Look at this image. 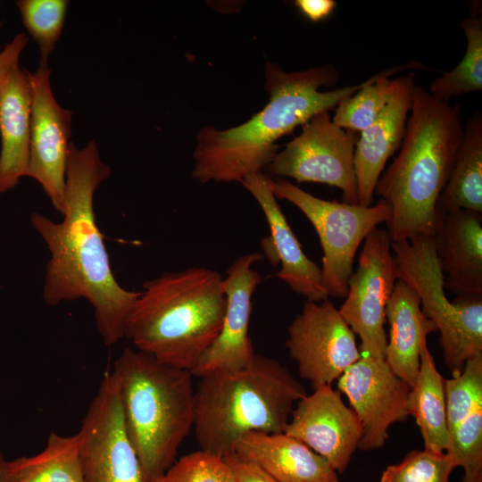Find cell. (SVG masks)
Returning a JSON list of instances; mask_svg holds the SVG:
<instances>
[{
    "instance_id": "obj_1",
    "label": "cell",
    "mask_w": 482,
    "mask_h": 482,
    "mask_svg": "<svg viewBox=\"0 0 482 482\" xmlns=\"http://www.w3.org/2000/svg\"><path fill=\"white\" fill-rule=\"evenodd\" d=\"M110 174L95 141L80 149L71 142L62 220L54 222L37 212L30 217L50 253L44 301L57 305L86 299L93 306L96 328L107 346L124 337L126 320L140 294L123 288L115 279L96 223L94 195Z\"/></svg>"
},
{
    "instance_id": "obj_2",
    "label": "cell",
    "mask_w": 482,
    "mask_h": 482,
    "mask_svg": "<svg viewBox=\"0 0 482 482\" xmlns=\"http://www.w3.org/2000/svg\"><path fill=\"white\" fill-rule=\"evenodd\" d=\"M338 79V71L330 65L287 72L267 62V104L238 126L224 130L204 127L197 134L193 152L192 178L200 183H242L246 176L262 172L278 152L275 143L278 138L317 114L335 109L369 80L329 91L319 90L335 86Z\"/></svg>"
},
{
    "instance_id": "obj_3",
    "label": "cell",
    "mask_w": 482,
    "mask_h": 482,
    "mask_svg": "<svg viewBox=\"0 0 482 482\" xmlns=\"http://www.w3.org/2000/svg\"><path fill=\"white\" fill-rule=\"evenodd\" d=\"M461 107L415 86L399 153L381 174L375 194L391 207L392 242L432 237L437 202L461 139Z\"/></svg>"
},
{
    "instance_id": "obj_4",
    "label": "cell",
    "mask_w": 482,
    "mask_h": 482,
    "mask_svg": "<svg viewBox=\"0 0 482 482\" xmlns=\"http://www.w3.org/2000/svg\"><path fill=\"white\" fill-rule=\"evenodd\" d=\"M224 278L190 267L143 284L124 328L137 350L191 372L218 336L226 310Z\"/></svg>"
},
{
    "instance_id": "obj_5",
    "label": "cell",
    "mask_w": 482,
    "mask_h": 482,
    "mask_svg": "<svg viewBox=\"0 0 482 482\" xmlns=\"http://www.w3.org/2000/svg\"><path fill=\"white\" fill-rule=\"evenodd\" d=\"M199 378L195 439L200 450L221 457L248 433H283L296 403L307 394L278 361L260 354L243 369Z\"/></svg>"
},
{
    "instance_id": "obj_6",
    "label": "cell",
    "mask_w": 482,
    "mask_h": 482,
    "mask_svg": "<svg viewBox=\"0 0 482 482\" xmlns=\"http://www.w3.org/2000/svg\"><path fill=\"white\" fill-rule=\"evenodd\" d=\"M112 371L128 435L147 481L156 482L194 428V376L132 348L122 351Z\"/></svg>"
},
{
    "instance_id": "obj_7",
    "label": "cell",
    "mask_w": 482,
    "mask_h": 482,
    "mask_svg": "<svg viewBox=\"0 0 482 482\" xmlns=\"http://www.w3.org/2000/svg\"><path fill=\"white\" fill-rule=\"evenodd\" d=\"M391 249L398 279L418 295L423 313L440 333L446 366L453 374L459 373L469 360L482 353V296L460 295L450 302L432 237L392 242Z\"/></svg>"
},
{
    "instance_id": "obj_8",
    "label": "cell",
    "mask_w": 482,
    "mask_h": 482,
    "mask_svg": "<svg viewBox=\"0 0 482 482\" xmlns=\"http://www.w3.org/2000/svg\"><path fill=\"white\" fill-rule=\"evenodd\" d=\"M272 190L312 223L323 251L320 268L329 296L345 298L356 252L378 224L389 221L390 205L382 199L369 206L321 199L281 178L273 179Z\"/></svg>"
},
{
    "instance_id": "obj_9",
    "label": "cell",
    "mask_w": 482,
    "mask_h": 482,
    "mask_svg": "<svg viewBox=\"0 0 482 482\" xmlns=\"http://www.w3.org/2000/svg\"><path fill=\"white\" fill-rule=\"evenodd\" d=\"M356 141L357 133L337 126L328 112H323L303 125L300 135L275 154L266 167L267 174L335 187L342 193V202L358 204Z\"/></svg>"
},
{
    "instance_id": "obj_10",
    "label": "cell",
    "mask_w": 482,
    "mask_h": 482,
    "mask_svg": "<svg viewBox=\"0 0 482 482\" xmlns=\"http://www.w3.org/2000/svg\"><path fill=\"white\" fill-rule=\"evenodd\" d=\"M77 436L85 482H148L126 429L112 370L104 374Z\"/></svg>"
},
{
    "instance_id": "obj_11",
    "label": "cell",
    "mask_w": 482,
    "mask_h": 482,
    "mask_svg": "<svg viewBox=\"0 0 482 482\" xmlns=\"http://www.w3.org/2000/svg\"><path fill=\"white\" fill-rule=\"evenodd\" d=\"M391 244L387 230L376 228L367 236L338 309L360 338L361 352L379 358H384L387 339L386 308L398 280Z\"/></svg>"
},
{
    "instance_id": "obj_12",
    "label": "cell",
    "mask_w": 482,
    "mask_h": 482,
    "mask_svg": "<svg viewBox=\"0 0 482 482\" xmlns=\"http://www.w3.org/2000/svg\"><path fill=\"white\" fill-rule=\"evenodd\" d=\"M287 335L289 355L313 389L332 385L362 354L355 334L329 299L307 300Z\"/></svg>"
},
{
    "instance_id": "obj_13",
    "label": "cell",
    "mask_w": 482,
    "mask_h": 482,
    "mask_svg": "<svg viewBox=\"0 0 482 482\" xmlns=\"http://www.w3.org/2000/svg\"><path fill=\"white\" fill-rule=\"evenodd\" d=\"M27 74L31 89L27 177L42 186L52 205L62 214L72 112L62 107L55 100L47 62H40L35 72L27 71Z\"/></svg>"
},
{
    "instance_id": "obj_14",
    "label": "cell",
    "mask_w": 482,
    "mask_h": 482,
    "mask_svg": "<svg viewBox=\"0 0 482 482\" xmlns=\"http://www.w3.org/2000/svg\"><path fill=\"white\" fill-rule=\"evenodd\" d=\"M362 426L358 449L381 448L388 429L409 417L407 409L411 387L397 377L384 358L362 354L337 379Z\"/></svg>"
},
{
    "instance_id": "obj_15",
    "label": "cell",
    "mask_w": 482,
    "mask_h": 482,
    "mask_svg": "<svg viewBox=\"0 0 482 482\" xmlns=\"http://www.w3.org/2000/svg\"><path fill=\"white\" fill-rule=\"evenodd\" d=\"M283 433L303 443L343 473L358 449L362 430L340 391L326 385L296 403Z\"/></svg>"
},
{
    "instance_id": "obj_16",
    "label": "cell",
    "mask_w": 482,
    "mask_h": 482,
    "mask_svg": "<svg viewBox=\"0 0 482 482\" xmlns=\"http://www.w3.org/2000/svg\"><path fill=\"white\" fill-rule=\"evenodd\" d=\"M261 253H245L236 259L224 278L226 310L218 336L191 370L201 378L215 370H236L246 367L255 353L249 336L252 298L262 281L253 264Z\"/></svg>"
},
{
    "instance_id": "obj_17",
    "label": "cell",
    "mask_w": 482,
    "mask_h": 482,
    "mask_svg": "<svg viewBox=\"0 0 482 482\" xmlns=\"http://www.w3.org/2000/svg\"><path fill=\"white\" fill-rule=\"evenodd\" d=\"M272 182L270 176L259 172L246 176L241 183L258 203L269 226L270 235L261 241L262 255L271 264H280L276 277L292 291L308 301L327 300L329 294L321 268L303 251L278 204Z\"/></svg>"
},
{
    "instance_id": "obj_18",
    "label": "cell",
    "mask_w": 482,
    "mask_h": 482,
    "mask_svg": "<svg viewBox=\"0 0 482 482\" xmlns=\"http://www.w3.org/2000/svg\"><path fill=\"white\" fill-rule=\"evenodd\" d=\"M416 73L397 78L396 88L376 120L360 132L354 148L358 204L371 205L386 162L399 150L411 107Z\"/></svg>"
},
{
    "instance_id": "obj_19",
    "label": "cell",
    "mask_w": 482,
    "mask_h": 482,
    "mask_svg": "<svg viewBox=\"0 0 482 482\" xmlns=\"http://www.w3.org/2000/svg\"><path fill=\"white\" fill-rule=\"evenodd\" d=\"M445 288L482 296V213L455 210L444 214L432 236Z\"/></svg>"
},
{
    "instance_id": "obj_20",
    "label": "cell",
    "mask_w": 482,
    "mask_h": 482,
    "mask_svg": "<svg viewBox=\"0 0 482 482\" xmlns=\"http://www.w3.org/2000/svg\"><path fill=\"white\" fill-rule=\"evenodd\" d=\"M31 120V89L19 62L0 79V194L27 177Z\"/></svg>"
},
{
    "instance_id": "obj_21",
    "label": "cell",
    "mask_w": 482,
    "mask_h": 482,
    "mask_svg": "<svg viewBox=\"0 0 482 482\" xmlns=\"http://www.w3.org/2000/svg\"><path fill=\"white\" fill-rule=\"evenodd\" d=\"M233 453L255 463L277 482H339L327 460L285 433H248L237 441Z\"/></svg>"
},
{
    "instance_id": "obj_22",
    "label": "cell",
    "mask_w": 482,
    "mask_h": 482,
    "mask_svg": "<svg viewBox=\"0 0 482 482\" xmlns=\"http://www.w3.org/2000/svg\"><path fill=\"white\" fill-rule=\"evenodd\" d=\"M389 324L384 359L394 373L414 385L420 362V353L428 345V336L436 328L423 313L418 295L402 279L395 285L386 308Z\"/></svg>"
},
{
    "instance_id": "obj_23",
    "label": "cell",
    "mask_w": 482,
    "mask_h": 482,
    "mask_svg": "<svg viewBox=\"0 0 482 482\" xmlns=\"http://www.w3.org/2000/svg\"><path fill=\"white\" fill-rule=\"evenodd\" d=\"M455 210L482 213V112L468 120L453 164L437 202L438 214Z\"/></svg>"
},
{
    "instance_id": "obj_24",
    "label": "cell",
    "mask_w": 482,
    "mask_h": 482,
    "mask_svg": "<svg viewBox=\"0 0 482 482\" xmlns=\"http://www.w3.org/2000/svg\"><path fill=\"white\" fill-rule=\"evenodd\" d=\"M0 465L4 482H85L77 434L52 432L40 453L12 461L2 453Z\"/></svg>"
},
{
    "instance_id": "obj_25",
    "label": "cell",
    "mask_w": 482,
    "mask_h": 482,
    "mask_svg": "<svg viewBox=\"0 0 482 482\" xmlns=\"http://www.w3.org/2000/svg\"><path fill=\"white\" fill-rule=\"evenodd\" d=\"M444 378L428 345L420 353V370L408 395L407 409L420 428L426 450L445 452L448 442Z\"/></svg>"
},
{
    "instance_id": "obj_26",
    "label": "cell",
    "mask_w": 482,
    "mask_h": 482,
    "mask_svg": "<svg viewBox=\"0 0 482 482\" xmlns=\"http://www.w3.org/2000/svg\"><path fill=\"white\" fill-rule=\"evenodd\" d=\"M421 63L414 62L405 65L384 70L371 77L365 86L341 101L334 109L331 118L337 126L360 133L370 126L390 101L397 86L393 74L407 69H422Z\"/></svg>"
},
{
    "instance_id": "obj_27",
    "label": "cell",
    "mask_w": 482,
    "mask_h": 482,
    "mask_svg": "<svg viewBox=\"0 0 482 482\" xmlns=\"http://www.w3.org/2000/svg\"><path fill=\"white\" fill-rule=\"evenodd\" d=\"M470 15L460 26L467 39L466 51L459 64L444 72L429 85L428 92L442 99L482 90L481 4L471 2Z\"/></svg>"
},
{
    "instance_id": "obj_28",
    "label": "cell",
    "mask_w": 482,
    "mask_h": 482,
    "mask_svg": "<svg viewBox=\"0 0 482 482\" xmlns=\"http://www.w3.org/2000/svg\"><path fill=\"white\" fill-rule=\"evenodd\" d=\"M23 26L37 43L40 62H47L64 26L66 0H20L16 3Z\"/></svg>"
},
{
    "instance_id": "obj_29",
    "label": "cell",
    "mask_w": 482,
    "mask_h": 482,
    "mask_svg": "<svg viewBox=\"0 0 482 482\" xmlns=\"http://www.w3.org/2000/svg\"><path fill=\"white\" fill-rule=\"evenodd\" d=\"M448 434L476 409L482 407V353L462 370L444 379Z\"/></svg>"
},
{
    "instance_id": "obj_30",
    "label": "cell",
    "mask_w": 482,
    "mask_h": 482,
    "mask_svg": "<svg viewBox=\"0 0 482 482\" xmlns=\"http://www.w3.org/2000/svg\"><path fill=\"white\" fill-rule=\"evenodd\" d=\"M445 453L463 470L462 482H482V407L449 432Z\"/></svg>"
},
{
    "instance_id": "obj_31",
    "label": "cell",
    "mask_w": 482,
    "mask_h": 482,
    "mask_svg": "<svg viewBox=\"0 0 482 482\" xmlns=\"http://www.w3.org/2000/svg\"><path fill=\"white\" fill-rule=\"evenodd\" d=\"M454 468L445 452L412 450L400 462L388 465L380 482H450Z\"/></svg>"
},
{
    "instance_id": "obj_32",
    "label": "cell",
    "mask_w": 482,
    "mask_h": 482,
    "mask_svg": "<svg viewBox=\"0 0 482 482\" xmlns=\"http://www.w3.org/2000/svg\"><path fill=\"white\" fill-rule=\"evenodd\" d=\"M156 482H236L224 458L202 450L175 462Z\"/></svg>"
},
{
    "instance_id": "obj_33",
    "label": "cell",
    "mask_w": 482,
    "mask_h": 482,
    "mask_svg": "<svg viewBox=\"0 0 482 482\" xmlns=\"http://www.w3.org/2000/svg\"><path fill=\"white\" fill-rule=\"evenodd\" d=\"M223 458L229 466L236 482H277L255 463L233 452L224 455Z\"/></svg>"
},
{
    "instance_id": "obj_34",
    "label": "cell",
    "mask_w": 482,
    "mask_h": 482,
    "mask_svg": "<svg viewBox=\"0 0 482 482\" xmlns=\"http://www.w3.org/2000/svg\"><path fill=\"white\" fill-rule=\"evenodd\" d=\"M27 44L28 37L24 33H19L0 51V79L12 66L19 62L21 54Z\"/></svg>"
},
{
    "instance_id": "obj_35",
    "label": "cell",
    "mask_w": 482,
    "mask_h": 482,
    "mask_svg": "<svg viewBox=\"0 0 482 482\" xmlns=\"http://www.w3.org/2000/svg\"><path fill=\"white\" fill-rule=\"evenodd\" d=\"M334 0H296L295 5L310 21L317 22L328 18L336 7Z\"/></svg>"
},
{
    "instance_id": "obj_36",
    "label": "cell",
    "mask_w": 482,
    "mask_h": 482,
    "mask_svg": "<svg viewBox=\"0 0 482 482\" xmlns=\"http://www.w3.org/2000/svg\"><path fill=\"white\" fill-rule=\"evenodd\" d=\"M1 454L2 453H0V458H1ZM0 482H4L3 478V475H2L1 465H0Z\"/></svg>"
}]
</instances>
